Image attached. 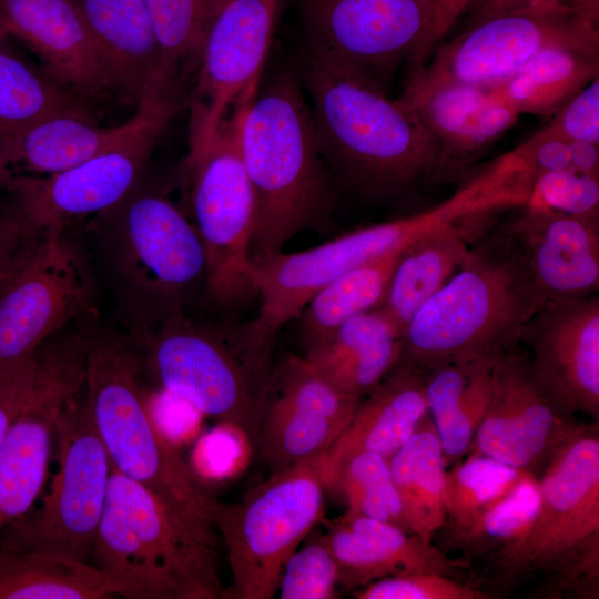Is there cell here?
<instances>
[{"mask_svg":"<svg viewBox=\"0 0 599 599\" xmlns=\"http://www.w3.org/2000/svg\"><path fill=\"white\" fill-rule=\"evenodd\" d=\"M303 80L322 158L363 196L441 182L438 142L374 78L306 47Z\"/></svg>","mask_w":599,"mask_h":599,"instance_id":"cell-1","label":"cell"},{"mask_svg":"<svg viewBox=\"0 0 599 599\" xmlns=\"http://www.w3.org/2000/svg\"><path fill=\"white\" fill-rule=\"evenodd\" d=\"M542 303L517 241L499 227L476 237L451 278L402 332V361L423 372L453 363L496 358L518 346Z\"/></svg>","mask_w":599,"mask_h":599,"instance_id":"cell-2","label":"cell"},{"mask_svg":"<svg viewBox=\"0 0 599 599\" xmlns=\"http://www.w3.org/2000/svg\"><path fill=\"white\" fill-rule=\"evenodd\" d=\"M214 532L112 467L91 565L109 597L227 598L216 567Z\"/></svg>","mask_w":599,"mask_h":599,"instance_id":"cell-3","label":"cell"},{"mask_svg":"<svg viewBox=\"0 0 599 599\" xmlns=\"http://www.w3.org/2000/svg\"><path fill=\"white\" fill-rule=\"evenodd\" d=\"M241 146L255 195L250 247L255 263L314 227L331 202L311 108L293 72H278L256 92L244 115Z\"/></svg>","mask_w":599,"mask_h":599,"instance_id":"cell-4","label":"cell"},{"mask_svg":"<svg viewBox=\"0 0 599 599\" xmlns=\"http://www.w3.org/2000/svg\"><path fill=\"white\" fill-rule=\"evenodd\" d=\"M143 359L132 335L91 331L85 344L83 397L114 469L206 528L211 496L156 425L143 387Z\"/></svg>","mask_w":599,"mask_h":599,"instance_id":"cell-5","label":"cell"},{"mask_svg":"<svg viewBox=\"0 0 599 599\" xmlns=\"http://www.w3.org/2000/svg\"><path fill=\"white\" fill-rule=\"evenodd\" d=\"M144 372L170 395L227 426L256 447L273 383L272 348L243 326L233 331L170 313L133 329Z\"/></svg>","mask_w":599,"mask_h":599,"instance_id":"cell-6","label":"cell"},{"mask_svg":"<svg viewBox=\"0 0 599 599\" xmlns=\"http://www.w3.org/2000/svg\"><path fill=\"white\" fill-rule=\"evenodd\" d=\"M539 504L525 532L495 555L504 581L542 573L551 595L598 597L599 427L580 426L538 477Z\"/></svg>","mask_w":599,"mask_h":599,"instance_id":"cell-7","label":"cell"},{"mask_svg":"<svg viewBox=\"0 0 599 599\" xmlns=\"http://www.w3.org/2000/svg\"><path fill=\"white\" fill-rule=\"evenodd\" d=\"M325 454L272 473L235 504L216 499L212 520L226 548L230 597H275L287 559L322 515Z\"/></svg>","mask_w":599,"mask_h":599,"instance_id":"cell-8","label":"cell"},{"mask_svg":"<svg viewBox=\"0 0 599 599\" xmlns=\"http://www.w3.org/2000/svg\"><path fill=\"white\" fill-rule=\"evenodd\" d=\"M257 92L248 90L232 106L213 140L187 155L192 223L202 241L206 273L203 291L217 304L255 294L250 247L255 226V195L241 146L246 109Z\"/></svg>","mask_w":599,"mask_h":599,"instance_id":"cell-9","label":"cell"},{"mask_svg":"<svg viewBox=\"0 0 599 599\" xmlns=\"http://www.w3.org/2000/svg\"><path fill=\"white\" fill-rule=\"evenodd\" d=\"M470 190L461 187L432 210L361 227L315 247L280 252L253 263L251 283L261 298L257 316L244 325L247 336L272 347L278 329L300 316L314 294L341 275L404 248L428 229L467 216L476 209Z\"/></svg>","mask_w":599,"mask_h":599,"instance_id":"cell-10","label":"cell"},{"mask_svg":"<svg viewBox=\"0 0 599 599\" xmlns=\"http://www.w3.org/2000/svg\"><path fill=\"white\" fill-rule=\"evenodd\" d=\"M111 216L113 268L131 304L134 328L182 311L185 297L205 282L200 235L164 196L138 193L104 214Z\"/></svg>","mask_w":599,"mask_h":599,"instance_id":"cell-11","label":"cell"},{"mask_svg":"<svg viewBox=\"0 0 599 599\" xmlns=\"http://www.w3.org/2000/svg\"><path fill=\"white\" fill-rule=\"evenodd\" d=\"M475 0H296L306 47L345 62L382 85L404 60L410 71ZM410 72V73H412Z\"/></svg>","mask_w":599,"mask_h":599,"instance_id":"cell-12","label":"cell"},{"mask_svg":"<svg viewBox=\"0 0 599 599\" xmlns=\"http://www.w3.org/2000/svg\"><path fill=\"white\" fill-rule=\"evenodd\" d=\"M59 469L39 509L3 528L1 547L44 551L91 564L112 465L82 390L55 428Z\"/></svg>","mask_w":599,"mask_h":599,"instance_id":"cell-13","label":"cell"},{"mask_svg":"<svg viewBox=\"0 0 599 599\" xmlns=\"http://www.w3.org/2000/svg\"><path fill=\"white\" fill-rule=\"evenodd\" d=\"M598 0L498 13L441 44L409 80L496 85L556 44L598 48Z\"/></svg>","mask_w":599,"mask_h":599,"instance_id":"cell-14","label":"cell"},{"mask_svg":"<svg viewBox=\"0 0 599 599\" xmlns=\"http://www.w3.org/2000/svg\"><path fill=\"white\" fill-rule=\"evenodd\" d=\"M167 95L146 123L118 146L48 175L3 176L13 195L10 207L34 235L64 234L91 215L102 216L135 190L156 140L181 101Z\"/></svg>","mask_w":599,"mask_h":599,"instance_id":"cell-15","label":"cell"},{"mask_svg":"<svg viewBox=\"0 0 599 599\" xmlns=\"http://www.w3.org/2000/svg\"><path fill=\"white\" fill-rule=\"evenodd\" d=\"M88 336L75 324L38 349L32 390L0 446V531L30 512L45 483L59 417L83 388Z\"/></svg>","mask_w":599,"mask_h":599,"instance_id":"cell-16","label":"cell"},{"mask_svg":"<svg viewBox=\"0 0 599 599\" xmlns=\"http://www.w3.org/2000/svg\"><path fill=\"white\" fill-rule=\"evenodd\" d=\"M92 286L64 234L34 235L0 290V367L91 315Z\"/></svg>","mask_w":599,"mask_h":599,"instance_id":"cell-17","label":"cell"},{"mask_svg":"<svg viewBox=\"0 0 599 599\" xmlns=\"http://www.w3.org/2000/svg\"><path fill=\"white\" fill-rule=\"evenodd\" d=\"M280 0H223L205 33L189 94L190 151L216 134L234 103L258 87Z\"/></svg>","mask_w":599,"mask_h":599,"instance_id":"cell-18","label":"cell"},{"mask_svg":"<svg viewBox=\"0 0 599 599\" xmlns=\"http://www.w3.org/2000/svg\"><path fill=\"white\" fill-rule=\"evenodd\" d=\"M580 424L547 395L518 345L494 361L490 399L469 451L537 476Z\"/></svg>","mask_w":599,"mask_h":599,"instance_id":"cell-19","label":"cell"},{"mask_svg":"<svg viewBox=\"0 0 599 599\" xmlns=\"http://www.w3.org/2000/svg\"><path fill=\"white\" fill-rule=\"evenodd\" d=\"M532 373L562 412L599 417V297L545 300L524 326Z\"/></svg>","mask_w":599,"mask_h":599,"instance_id":"cell-20","label":"cell"},{"mask_svg":"<svg viewBox=\"0 0 599 599\" xmlns=\"http://www.w3.org/2000/svg\"><path fill=\"white\" fill-rule=\"evenodd\" d=\"M397 101L410 110L440 148L441 181L455 177L517 121L501 85L408 80Z\"/></svg>","mask_w":599,"mask_h":599,"instance_id":"cell-21","label":"cell"},{"mask_svg":"<svg viewBox=\"0 0 599 599\" xmlns=\"http://www.w3.org/2000/svg\"><path fill=\"white\" fill-rule=\"evenodd\" d=\"M0 26L82 100L119 89L72 0H0Z\"/></svg>","mask_w":599,"mask_h":599,"instance_id":"cell-22","label":"cell"},{"mask_svg":"<svg viewBox=\"0 0 599 599\" xmlns=\"http://www.w3.org/2000/svg\"><path fill=\"white\" fill-rule=\"evenodd\" d=\"M499 229L526 254L545 300H573L599 290V215H575L526 203Z\"/></svg>","mask_w":599,"mask_h":599,"instance_id":"cell-23","label":"cell"},{"mask_svg":"<svg viewBox=\"0 0 599 599\" xmlns=\"http://www.w3.org/2000/svg\"><path fill=\"white\" fill-rule=\"evenodd\" d=\"M338 566V582L362 588L378 579L416 572L451 578L468 565L448 558L433 542L396 525L367 517L346 516L329 522L321 537Z\"/></svg>","mask_w":599,"mask_h":599,"instance_id":"cell-24","label":"cell"},{"mask_svg":"<svg viewBox=\"0 0 599 599\" xmlns=\"http://www.w3.org/2000/svg\"><path fill=\"white\" fill-rule=\"evenodd\" d=\"M174 90L156 79L139 99L135 114L114 128L91 120L59 115L0 139V177L8 165H20L33 175H48L75 166L123 143L140 130L159 104Z\"/></svg>","mask_w":599,"mask_h":599,"instance_id":"cell-25","label":"cell"},{"mask_svg":"<svg viewBox=\"0 0 599 599\" xmlns=\"http://www.w3.org/2000/svg\"><path fill=\"white\" fill-rule=\"evenodd\" d=\"M429 415L424 372L400 361L358 403L325 454V477L344 456L369 450L389 459Z\"/></svg>","mask_w":599,"mask_h":599,"instance_id":"cell-26","label":"cell"},{"mask_svg":"<svg viewBox=\"0 0 599 599\" xmlns=\"http://www.w3.org/2000/svg\"><path fill=\"white\" fill-rule=\"evenodd\" d=\"M493 212H481L439 223L399 254L387 288L375 307L400 333L418 312L457 272L469 247L470 235H480V224Z\"/></svg>","mask_w":599,"mask_h":599,"instance_id":"cell-27","label":"cell"},{"mask_svg":"<svg viewBox=\"0 0 599 599\" xmlns=\"http://www.w3.org/2000/svg\"><path fill=\"white\" fill-rule=\"evenodd\" d=\"M400 331L374 308L349 318L303 356L342 392L363 398L400 362Z\"/></svg>","mask_w":599,"mask_h":599,"instance_id":"cell-28","label":"cell"},{"mask_svg":"<svg viewBox=\"0 0 599 599\" xmlns=\"http://www.w3.org/2000/svg\"><path fill=\"white\" fill-rule=\"evenodd\" d=\"M118 88L139 101L161 71V54L145 0H72Z\"/></svg>","mask_w":599,"mask_h":599,"instance_id":"cell-29","label":"cell"},{"mask_svg":"<svg viewBox=\"0 0 599 599\" xmlns=\"http://www.w3.org/2000/svg\"><path fill=\"white\" fill-rule=\"evenodd\" d=\"M495 359L445 364L424 372L429 416L445 459L469 453L490 399Z\"/></svg>","mask_w":599,"mask_h":599,"instance_id":"cell-30","label":"cell"},{"mask_svg":"<svg viewBox=\"0 0 599 599\" xmlns=\"http://www.w3.org/2000/svg\"><path fill=\"white\" fill-rule=\"evenodd\" d=\"M445 460L429 415L389 458L407 528L425 542H433L434 535L446 520Z\"/></svg>","mask_w":599,"mask_h":599,"instance_id":"cell-31","label":"cell"},{"mask_svg":"<svg viewBox=\"0 0 599 599\" xmlns=\"http://www.w3.org/2000/svg\"><path fill=\"white\" fill-rule=\"evenodd\" d=\"M596 77L598 48L556 44L539 51L500 85L518 114L551 118Z\"/></svg>","mask_w":599,"mask_h":599,"instance_id":"cell-32","label":"cell"},{"mask_svg":"<svg viewBox=\"0 0 599 599\" xmlns=\"http://www.w3.org/2000/svg\"><path fill=\"white\" fill-rule=\"evenodd\" d=\"M109 595L91 564L0 546V599H101Z\"/></svg>","mask_w":599,"mask_h":599,"instance_id":"cell-33","label":"cell"},{"mask_svg":"<svg viewBox=\"0 0 599 599\" xmlns=\"http://www.w3.org/2000/svg\"><path fill=\"white\" fill-rule=\"evenodd\" d=\"M83 102L45 71L0 49V139L53 116L91 120Z\"/></svg>","mask_w":599,"mask_h":599,"instance_id":"cell-34","label":"cell"},{"mask_svg":"<svg viewBox=\"0 0 599 599\" xmlns=\"http://www.w3.org/2000/svg\"><path fill=\"white\" fill-rule=\"evenodd\" d=\"M404 248L361 265L318 290L300 314L307 345L324 338L349 318L374 309Z\"/></svg>","mask_w":599,"mask_h":599,"instance_id":"cell-35","label":"cell"},{"mask_svg":"<svg viewBox=\"0 0 599 599\" xmlns=\"http://www.w3.org/2000/svg\"><path fill=\"white\" fill-rule=\"evenodd\" d=\"M346 425L268 397L256 447L276 473L327 453Z\"/></svg>","mask_w":599,"mask_h":599,"instance_id":"cell-36","label":"cell"},{"mask_svg":"<svg viewBox=\"0 0 599 599\" xmlns=\"http://www.w3.org/2000/svg\"><path fill=\"white\" fill-rule=\"evenodd\" d=\"M539 504L538 477L522 471L514 487L470 522L446 527L448 542L466 556H494L529 527Z\"/></svg>","mask_w":599,"mask_h":599,"instance_id":"cell-37","label":"cell"},{"mask_svg":"<svg viewBox=\"0 0 599 599\" xmlns=\"http://www.w3.org/2000/svg\"><path fill=\"white\" fill-rule=\"evenodd\" d=\"M327 488H337L347 501L346 516L367 517L408 530L389 459L369 450L344 456L326 476ZM410 532V531H409Z\"/></svg>","mask_w":599,"mask_h":599,"instance_id":"cell-38","label":"cell"},{"mask_svg":"<svg viewBox=\"0 0 599 599\" xmlns=\"http://www.w3.org/2000/svg\"><path fill=\"white\" fill-rule=\"evenodd\" d=\"M223 0H145L161 54V71L179 84L194 74L207 28Z\"/></svg>","mask_w":599,"mask_h":599,"instance_id":"cell-39","label":"cell"},{"mask_svg":"<svg viewBox=\"0 0 599 599\" xmlns=\"http://www.w3.org/2000/svg\"><path fill=\"white\" fill-rule=\"evenodd\" d=\"M524 470L479 453L445 473L443 526H464L506 495Z\"/></svg>","mask_w":599,"mask_h":599,"instance_id":"cell-40","label":"cell"},{"mask_svg":"<svg viewBox=\"0 0 599 599\" xmlns=\"http://www.w3.org/2000/svg\"><path fill=\"white\" fill-rule=\"evenodd\" d=\"M508 182L530 199L537 179L552 171L578 169L599 174L598 145L548 138L537 132L500 159Z\"/></svg>","mask_w":599,"mask_h":599,"instance_id":"cell-41","label":"cell"},{"mask_svg":"<svg viewBox=\"0 0 599 599\" xmlns=\"http://www.w3.org/2000/svg\"><path fill=\"white\" fill-rule=\"evenodd\" d=\"M277 379L275 399L345 424L362 399L342 392L304 357L290 356Z\"/></svg>","mask_w":599,"mask_h":599,"instance_id":"cell-42","label":"cell"},{"mask_svg":"<svg viewBox=\"0 0 599 599\" xmlns=\"http://www.w3.org/2000/svg\"><path fill=\"white\" fill-rule=\"evenodd\" d=\"M338 578L337 562L319 538L287 559L277 592L281 599H334Z\"/></svg>","mask_w":599,"mask_h":599,"instance_id":"cell-43","label":"cell"},{"mask_svg":"<svg viewBox=\"0 0 599 599\" xmlns=\"http://www.w3.org/2000/svg\"><path fill=\"white\" fill-rule=\"evenodd\" d=\"M528 202L575 215H599V174L578 169L547 172L537 179Z\"/></svg>","mask_w":599,"mask_h":599,"instance_id":"cell-44","label":"cell"},{"mask_svg":"<svg viewBox=\"0 0 599 599\" xmlns=\"http://www.w3.org/2000/svg\"><path fill=\"white\" fill-rule=\"evenodd\" d=\"M357 599H487L469 583L433 572L393 576L373 581L354 592Z\"/></svg>","mask_w":599,"mask_h":599,"instance_id":"cell-45","label":"cell"},{"mask_svg":"<svg viewBox=\"0 0 599 599\" xmlns=\"http://www.w3.org/2000/svg\"><path fill=\"white\" fill-rule=\"evenodd\" d=\"M544 136L599 144V78L592 79L539 131Z\"/></svg>","mask_w":599,"mask_h":599,"instance_id":"cell-46","label":"cell"},{"mask_svg":"<svg viewBox=\"0 0 599 599\" xmlns=\"http://www.w3.org/2000/svg\"><path fill=\"white\" fill-rule=\"evenodd\" d=\"M38 370V349L0 367V446L32 390Z\"/></svg>","mask_w":599,"mask_h":599,"instance_id":"cell-47","label":"cell"},{"mask_svg":"<svg viewBox=\"0 0 599 599\" xmlns=\"http://www.w3.org/2000/svg\"><path fill=\"white\" fill-rule=\"evenodd\" d=\"M32 237L10 205L0 209V290Z\"/></svg>","mask_w":599,"mask_h":599,"instance_id":"cell-48","label":"cell"},{"mask_svg":"<svg viewBox=\"0 0 599 599\" xmlns=\"http://www.w3.org/2000/svg\"><path fill=\"white\" fill-rule=\"evenodd\" d=\"M581 1L585 0H475L476 4L469 24L512 10L573 4Z\"/></svg>","mask_w":599,"mask_h":599,"instance_id":"cell-49","label":"cell"},{"mask_svg":"<svg viewBox=\"0 0 599 599\" xmlns=\"http://www.w3.org/2000/svg\"><path fill=\"white\" fill-rule=\"evenodd\" d=\"M10 35L0 26V49H6Z\"/></svg>","mask_w":599,"mask_h":599,"instance_id":"cell-50","label":"cell"}]
</instances>
